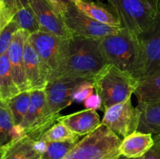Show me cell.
I'll return each instance as SVG.
<instances>
[{
  "label": "cell",
  "mask_w": 160,
  "mask_h": 159,
  "mask_svg": "<svg viewBox=\"0 0 160 159\" xmlns=\"http://www.w3.org/2000/svg\"><path fill=\"white\" fill-rule=\"evenodd\" d=\"M98 40V46L107 64H112L132 75L136 59L135 37L121 28Z\"/></svg>",
  "instance_id": "8992f818"
},
{
  "label": "cell",
  "mask_w": 160,
  "mask_h": 159,
  "mask_svg": "<svg viewBox=\"0 0 160 159\" xmlns=\"http://www.w3.org/2000/svg\"><path fill=\"white\" fill-rule=\"evenodd\" d=\"M134 94L138 98V105L160 101V73L138 81Z\"/></svg>",
  "instance_id": "ac0fdd59"
},
{
  "label": "cell",
  "mask_w": 160,
  "mask_h": 159,
  "mask_svg": "<svg viewBox=\"0 0 160 159\" xmlns=\"http://www.w3.org/2000/svg\"><path fill=\"white\" fill-rule=\"evenodd\" d=\"M62 18L73 37L78 36L98 40L121 29L108 26L93 20L80 11L74 3H71L69 6Z\"/></svg>",
  "instance_id": "9c48e42d"
},
{
  "label": "cell",
  "mask_w": 160,
  "mask_h": 159,
  "mask_svg": "<svg viewBox=\"0 0 160 159\" xmlns=\"http://www.w3.org/2000/svg\"><path fill=\"white\" fill-rule=\"evenodd\" d=\"M29 33L23 30H18L14 34L9 48L7 50L8 59L11 73L14 81L20 92L28 90L23 62V50Z\"/></svg>",
  "instance_id": "8fae6325"
},
{
  "label": "cell",
  "mask_w": 160,
  "mask_h": 159,
  "mask_svg": "<svg viewBox=\"0 0 160 159\" xmlns=\"http://www.w3.org/2000/svg\"><path fill=\"white\" fill-rule=\"evenodd\" d=\"M154 143L152 134L135 131L122 140L120 154L130 158H142Z\"/></svg>",
  "instance_id": "2e32d148"
},
{
  "label": "cell",
  "mask_w": 160,
  "mask_h": 159,
  "mask_svg": "<svg viewBox=\"0 0 160 159\" xmlns=\"http://www.w3.org/2000/svg\"><path fill=\"white\" fill-rule=\"evenodd\" d=\"M121 21L122 26L136 37L152 25L159 13L143 0H107Z\"/></svg>",
  "instance_id": "52a82bcc"
},
{
  "label": "cell",
  "mask_w": 160,
  "mask_h": 159,
  "mask_svg": "<svg viewBox=\"0 0 160 159\" xmlns=\"http://www.w3.org/2000/svg\"><path fill=\"white\" fill-rule=\"evenodd\" d=\"M78 141L47 142L41 159H63Z\"/></svg>",
  "instance_id": "d4e9b609"
},
{
  "label": "cell",
  "mask_w": 160,
  "mask_h": 159,
  "mask_svg": "<svg viewBox=\"0 0 160 159\" xmlns=\"http://www.w3.org/2000/svg\"><path fill=\"white\" fill-rule=\"evenodd\" d=\"M142 111L132 104L131 98L113 104L104 111L101 124L109 127L117 136L123 138L138 130Z\"/></svg>",
  "instance_id": "ba28073f"
},
{
  "label": "cell",
  "mask_w": 160,
  "mask_h": 159,
  "mask_svg": "<svg viewBox=\"0 0 160 159\" xmlns=\"http://www.w3.org/2000/svg\"><path fill=\"white\" fill-rule=\"evenodd\" d=\"M23 62L28 90H45L48 81L43 73L38 55L29 41L28 37L23 50Z\"/></svg>",
  "instance_id": "7c38bea8"
},
{
  "label": "cell",
  "mask_w": 160,
  "mask_h": 159,
  "mask_svg": "<svg viewBox=\"0 0 160 159\" xmlns=\"http://www.w3.org/2000/svg\"><path fill=\"white\" fill-rule=\"evenodd\" d=\"M6 146L0 147V159H2L3 156H4L5 151H6Z\"/></svg>",
  "instance_id": "1f68e13d"
},
{
  "label": "cell",
  "mask_w": 160,
  "mask_h": 159,
  "mask_svg": "<svg viewBox=\"0 0 160 159\" xmlns=\"http://www.w3.org/2000/svg\"><path fill=\"white\" fill-rule=\"evenodd\" d=\"M15 126L7 102L0 99V147L6 146L13 141Z\"/></svg>",
  "instance_id": "44dd1931"
},
{
  "label": "cell",
  "mask_w": 160,
  "mask_h": 159,
  "mask_svg": "<svg viewBox=\"0 0 160 159\" xmlns=\"http://www.w3.org/2000/svg\"><path fill=\"white\" fill-rule=\"evenodd\" d=\"M18 30H20V27L17 23L12 20L0 32V57L7 52L14 34Z\"/></svg>",
  "instance_id": "484cf974"
},
{
  "label": "cell",
  "mask_w": 160,
  "mask_h": 159,
  "mask_svg": "<svg viewBox=\"0 0 160 159\" xmlns=\"http://www.w3.org/2000/svg\"><path fill=\"white\" fill-rule=\"evenodd\" d=\"M152 137L154 143L144 156L143 159H160V133L154 134Z\"/></svg>",
  "instance_id": "83f0119b"
},
{
  "label": "cell",
  "mask_w": 160,
  "mask_h": 159,
  "mask_svg": "<svg viewBox=\"0 0 160 159\" xmlns=\"http://www.w3.org/2000/svg\"><path fill=\"white\" fill-rule=\"evenodd\" d=\"M74 5L83 13L99 23L114 27L123 28L121 21L110 6L89 1L77 2Z\"/></svg>",
  "instance_id": "e0dca14e"
},
{
  "label": "cell",
  "mask_w": 160,
  "mask_h": 159,
  "mask_svg": "<svg viewBox=\"0 0 160 159\" xmlns=\"http://www.w3.org/2000/svg\"><path fill=\"white\" fill-rule=\"evenodd\" d=\"M70 39L62 38L41 31L28 36V40L38 55L48 83L59 79L63 74Z\"/></svg>",
  "instance_id": "3957f363"
},
{
  "label": "cell",
  "mask_w": 160,
  "mask_h": 159,
  "mask_svg": "<svg viewBox=\"0 0 160 159\" xmlns=\"http://www.w3.org/2000/svg\"><path fill=\"white\" fill-rule=\"evenodd\" d=\"M27 3L34 12L41 31L65 39L73 37L62 17L56 13L46 0H27Z\"/></svg>",
  "instance_id": "30bf717a"
},
{
  "label": "cell",
  "mask_w": 160,
  "mask_h": 159,
  "mask_svg": "<svg viewBox=\"0 0 160 159\" xmlns=\"http://www.w3.org/2000/svg\"><path fill=\"white\" fill-rule=\"evenodd\" d=\"M12 20L17 23L20 29L27 31L29 34L40 31L35 16L28 4L19 8Z\"/></svg>",
  "instance_id": "cb8c5ba5"
},
{
  "label": "cell",
  "mask_w": 160,
  "mask_h": 159,
  "mask_svg": "<svg viewBox=\"0 0 160 159\" xmlns=\"http://www.w3.org/2000/svg\"><path fill=\"white\" fill-rule=\"evenodd\" d=\"M31 103L21 127L26 136L30 137L38 129L43 121L46 111V94L45 90H30Z\"/></svg>",
  "instance_id": "5bb4252c"
},
{
  "label": "cell",
  "mask_w": 160,
  "mask_h": 159,
  "mask_svg": "<svg viewBox=\"0 0 160 159\" xmlns=\"http://www.w3.org/2000/svg\"><path fill=\"white\" fill-rule=\"evenodd\" d=\"M84 106L86 108L95 109L101 108V99L97 94L91 95L84 101Z\"/></svg>",
  "instance_id": "f546056e"
},
{
  "label": "cell",
  "mask_w": 160,
  "mask_h": 159,
  "mask_svg": "<svg viewBox=\"0 0 160 159\" xmlns=\"http://www.w3.org/2000/svg\"><path fill=\"white\" fill-rule=\"evenodd\" d=\"M136 59L132 76L138 81L160 73V12L154 23L135 37Z\"/></svg>",
  "instance_id": "5b68a950"
},
{
  "label": "cell",
  "mask_w": 160,
  "mask_h": 159,
  "mask_svg": "<svg viewBox=\"0 0 160 159\" xmlns=\"http://www.w3.org/2000/svg\"><path fill=\"white\" fill-rule=\"evenodd\" d=\"M46 1L51 5L56 13L60 17H62V15L68 9L69 6L73 3L71 0H46Z\"/></svg>",
  "instance_id": "f1b7e54d"
},
{
  "label": "cell",
  "mask_w": 160,
  "mask_h": 159,
  "mask_svg": "<svg viewBox=\"0 0 160 159\" xmlns=\"http://www.w3.org/2000/svg\"><path fill=\"white\" fill-rule=\"evenodd\" d=\"M95 93L101 99L104 112L113 104L131 98L138 80L128 72L123 71L112 64H106L92 79Z\"/></svg>",
  "instance_id": "7a4b0ae2"
},
{
  "label": "cell",
  "mask_w": 160,
  "mask_h": 159,
  "mask_svg": "<svg viewBox=\"0 0 160 159\" xmlns=\"http://www.w3.org/2000/svg\"><path fill=\"white\" fill-rule=\"evenodd\" d=\"M117 159H143V157H142V158H130V157H125V156L120 155V157Z\"/></svg>",
  "instance_id": "d6a6232c"
},
{
  "label": "cell",
  "mask_w": 160,
  "mask_h": 159,
  "mask_svg": "<svg viewBox=\"0 0 160 159\" xmlns=\"http://www.w3.org/2000/svg\"><path fill=\"white\" fill-rule=\"evenodd\" d=\"M79 1H88V0H71V2L73 3L77 2H79Z\"/></svg>",
  "instance_id": "836d02e7"
},
{
  "label": "cell",
  "mask_w": 160,
  "mask_h": 159,
  "mask_svg": "<svg viewBox=\"0 0 160 159\" xmlns=\"http://www.w3.org/2000/svg\"><path fill=\"white\" fill-rule=\"evenodd\" d=\"M94 90H95V87H94L92 81H82L78 84L73 92V101H76V102L84 101L91 95L93 94Z\"/></svg>",
  "instance_id": "4316f807"
},
{
  "label": "cell",
  "mask_w": 160,
  "mask_h": 159,
  "mask_svg": "<svg viewBox=\"0 0 160 159\" xmlns=\"http://www.w3.org/2000/svg\"><path fill=\"white\" fill-rule=\"evenodd\" d=\"M142 111L138 131L145 133H160V101L150 104L138 105Z\"/></svg>",
  "instance_id": "d6986e66"
},
{
  "label": "cell",
  "mask_w": 160,
  "mask_h": 159,
  "mask_svg": "<svg viewBox=\"0 0 160 159\" xmlns=\"http://www.w3.org/2000/svg\"><path fill=\"white\" fill-rule=\"evenodd\" d=\"M106 64L98 40L73 36L69 42L65 70L59 79H81L92 82L94 76Z\"/></svg>",
  "instance_id": "6da1fadb"
},
{
  "label": "cell",
  "mask_w": 160,
  "mask_h": 159,
  "mask_svg": "<svg viewBox=\"0 0 160 159\" xmlns=\"http://www.w3.org/2000/svg\"><path fill=\"white\" fill-rule=\"evenodd\" d=\"M57 122L62 123L77 135L86 136L101 125L98 114L95 109L86 108L70 115H61Z\"/></svg>",
  "instance_id": "4fadbf2b"
},
{
  "label": "cell",
  "mask_w": 160,
  "mask_h": 159,
  "mask_svg": "<svg viewBox=\"0 0 160 159\" xmlns=\"http://www.w3.org/2000/svg\"><path fill=\"white\" fill-rule=\"evenodd\" d=\"M80 136L72 132L63 123H59L53 125L42 135L40 141L61 142V141H79Z\"/></svg>",
  "instance_id": "603a6c76"
},
{
  "label": "cell",
  "mask_w": 160,
  "mask_h": 159,
  "mask_svg": "<svg viewBox=\"0 0 160 159\" xmlns=\"http://www.w3.org/2000/svg\"><path fill=\"white\" fill-rule=\"evenodd\" d=\"M121 142L109 127L101 124L79 140L63 159H117L121 155Z\"/></svg>",
  "instance_id": "277c9868"
},
{
  "label": "cell",
  "mask_w": 160,
  "mask_h": 159,
  "mask_svg": "<svg viewBox=\"0 0 160 159\" xmlns=\"http://www.w3.org/2000/svg\"><path fill=\"white\" fill-rule=\"evenodd\" d=\"M6 102L12 114L15 125L21 126L31 103L30 90L20 92Z\"/></svg>",
  "instance_id": "7402d4cb"
},
{
  "label": "cell",
  "mask_w": 160,
  "mask_h": 159,
  "mask_svg": "<svg viewBox=\"0 0 160 159\" xmlns=\"http://www.w3.org/2000/svg\"><path fill=\"white\" fill-rule=\"evenodd\" d=\"M45 143L34 141L28 136L6 145L2 159H41Z\"/></svg>",
  "instance_id": "9a60e30c"
},
{
  "label": "cell",
  "mask_w": 160,
  "mask_h": 159,
  "mask_svg": "<svg viewBox=\"0 0 160 159\" xmlns=\"http://www.w3.org/2000/svg\"><path fill=\"white\" fill-rule=\"evenodd\" d=\"M155 12H160V0H143Z\"/></svg>",
  "instance_id": "4dcf8cb0"
},
{
  "label": "cell",
  "mask_w": 160,
  "mask_h": 159,
  "mask_svg": "<svg viewBox=\"0 0 160 159\" xmlns=\"http://www.w3.org/2000/svg\"><path fill=\"white\" fill-rule=\"evenodd\" d=\"M20 93L11 73L7 54L5 53L0 57V99L6 102Z\"/></svg>",
  "instance_id": "ffe728a7"
}]
</instances>
